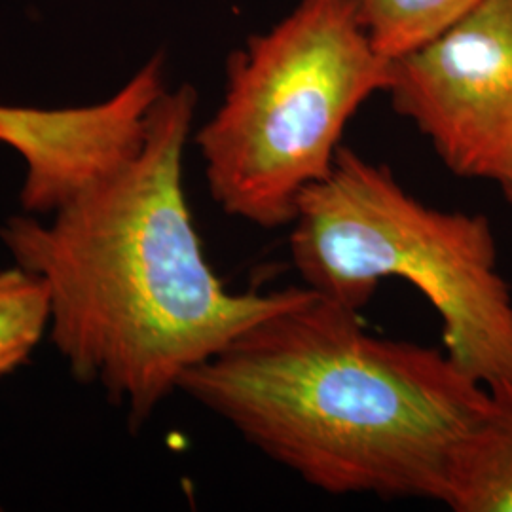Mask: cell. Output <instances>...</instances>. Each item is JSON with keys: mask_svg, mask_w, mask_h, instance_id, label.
Here are the masks:
<instances>
[{"mask_svg": "<svg viewBox=\"0 0 512 512\" xmlns=\"http://www.w3.org/2000/svg\"><path fill=\"white\" fill-rule=\"evenodd\" d=\"M198 92L165 90L143 145L42 220L12 215L0 241L50 291V340L82 384L126 404L131 427L184 374L311 289L234 293L209 266L184 190Z\"/></svg>", "mask_w": 512, "mask_h": 512, "instance_id": "obj_1", "label": "cell"}, {"mask_svg": "<svg viewBox=\"0 0 512 512\" xmlns=\"http://www.w3.org/2000/svg\"><path fill=\"white\" fill-rule=\"evenodd\" d=\"M463 437L450 463L442 505L456 512H512V389Z\"/></svg>", "mask_w": 512, "mask_h": 512, "instance_id": "obj_6", "label": "cell"}, {"mask_svg": "<svg viewBox=\"0 0 512 512\" xmlns=\"http://www.w3.org/2000/svg\"><path fill=\"white\" fill-rule=\"evenodd\" d=\"M478 0H359L366 33L380 54L397 59L465 16Z\"/></svg>", "mask_w": 512, "mask_h": 512, "instance_id": "obj_7", "label": "cell"}, {"mask_svg": "<svg viewBox=\"0 0 512 512\" xmlns=\"http://www.w3.org/2000/svg\"><path fill=\"white\" fill-rule=\"evenodd\" d=\"M16 116H18V105H2L0 103V143L6 147L14 133Z\"/></svg>", "mask_w": 512, "mask_h": 512, "instance_id": "obj_9", "label": "cell"}, {"mask_svg": "<svg viewBox=\"0 0 512 512\" xmlns=\"http://www.w3.org/2000/svg\"><path fill=\"white\" fill-rule=\"evenodd\" d=\"M359 313L311 291L190 368L179 391L325 494L442 503L492 393L444 349L372 334Z\"/></svg>", "mask_w": 512, "mask_h": 512, "instance_id": "obj_2", "label": "cell"}, {"mask_svg": "<svg viewBox=\"0 0 512 512\" xmlns=\"http://www.w3.org/2000/svg\"><path fill=\"white\" fill-rule=\"evenodd\" d=\"M46 281L21 266L0 270V376L25 365L50 330Z\"/></svg>", "mask_w": 512, "mask_h": 512, "instance_id": "obj_8", "label": "cell"}, {"mask_svg": "<svg viewBox=\"0 0 512 512\" xmlns=\"http://www.w3.org/2000/svg\"><path fill=\"white\" fill-rule=\"evenodd\" d=\"M391 59L359 0H298L228 57L219 109L198 129L211 198L236 219L291 226L302 194L334 167L351 118L385 93Z\"/></svg>", "mask_w": 512, "mask_h": 512, "instance_id": "obj_4", "label": "cell"}, {"mask_svg": "<svg viewBox=\"0 0 512 512\" xmlns=\"http://www.w3.org/2000/svg\"><path fill=\"white\" fill-rule=\"evenodd\" d=\"M387 95L454 175L512 181V0H478L391 61Z\"/></svg>", "mask_w": 512, "mask_h": 512, "instance_id": "obj_5", "label": "cell"}, {"mask_svg": "<svg viewBox=\"0 0 512 512\" xmlns=\"http://www.w3.org/2000/svg\"><path fill=\"white\" fill-rule=\"evenodd\" d=\"M293 266L313 293L361 311L385 279L416 287L439 313L448 357L488 391L512 389V294L492 222L410 194L387 165L340 148L291 222Z\"/></svg>", "mask_w": 512, "mask_h": 512, "instance_id": "obj_3", "label": "cell"}, {"mask_svg": "<svg viewBox=\"0 0 512 512\" xmlns=\"http://www.w3.org/2000/svg\"><path fill=\"white\" fill-rule=\"evenodd\" d=\"M503 190V194H505V198H507V202L511 203L512 205V181L511 183L507 184V186H503L501 188Z\"/></svg>", "mask_w": 512, "mask_h": 512, "instance_id": "obj_10", "label": "cell"}]
</instances>
